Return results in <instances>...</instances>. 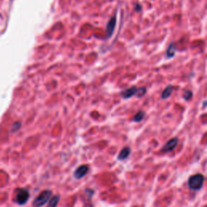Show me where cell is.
<instances>
[{
	"label": "cell",
	"mask_w": 207,
	"mask_h": 207,
	"mask_svg": "<svg viewBox=\"0 0 207 207\" xmlns=\"http://www.w3.org/2000/svg\"><path fill=\"white\" fill-rule=\"evenodd\" d=\"M204 180H205V177L201 173H198L195 175L191 176L189 178L188 180V186L191 190H200L203 186L204 184Z\"/></svg>",
	"instance_id": "obj_1"
},
{
	"label": "cell",
	"mask_w": 207,
	"mask_h": 207,
	"mask_svg": "<svg viewBox=\"0 0 207 207\" xmlns=\"http://www.w3.org/2000/svg\"><path fill=\"white\" fill-rule=\"evenodd\" d=\"M52 194H53V193L49 189H45L44 191H42L37 198H35L34 202H33V205H36V206L45 205L50 199Z\"/></svg>",
	"instance_id": "obj_2"
},
{
	"label": "cell",
	"mask_w": 207,
	"mask_h": 207,
	"mask_svg": "<svg viewBox=\"0 0 207 207\" xmlns=\"http://www.w3.org/2000/svg\"><path fill=\"white\" fill-rule=\"evenodd\" d=\"M29 199V192L27 189H20L16 193V202L19 205H24Z\"/></svg>",
	"instance_id": "obj_3"
},
{
	"label": "cell",
	"mask_w": 207,
	"mask_h": 207,
	"mask_svg": "<svg viewBox=\"0 0 207 207\" xmlns=\"http://www.w3.org/2000/svg\"><path fill=\"white\" fill-rule=\"evenodd\" d=\"M178 143H179V138H171L170 140L168 141V142L165 143V145L163 146V147L161 148L162 152H163V153H168V152L172 151H173V150L177 147Z\"/></svg>",
	"instance_id": "obj_4"
},
{
	"label": "cell",
	"mask_w": 207,
	"mask_h": 207,
	"mask_svg": "<svg viewBox=\"0 0 207 207\" xmlns=\"http://www.w3.org/2000/svg\"><path fill=\"white\" fill-rule=\"evenodd\" d=\"M89 172V167L86 164L81 165L76 168L74 172V177L77 180H80L83 178Z\"/></svg>",
	"instance_id": "obj_5"
},
{
	"label": "cell",
	"mask_w": 207,
	"mask_h": 207,
	"mask_svg": "<svg viewBox=\"0 0 207 207\" xmlns=\"http://www.w3.org/2000/svg\"><path fill=\"white\" fill-rule=\"evenodd\" d=\"M116 23H117V19H116V17H113L108 22L107 27H106V35H107V37H110L113 35V32L115 30Z\"/></svg>",
	"instance_id": "obj_6"
},
{
	"label": "cell",
	"mask_w": 207,
	"mask_h": 207,
	"mask_svg": "<svg viewBox=\"0 0 207 207\" xmlns=\"http://www.w3.org/2000/svg\"><path fill=\"white\" fill-rule=\"evenodd\" d=\"M137 89L138 88L136 87V86H132L129 88H127L125 91L122 92V97L123 99H129L130 97L133 96H135V93L137 92Z\"/></svg>",
	"instance_id": "obj_7"
},
{
	"label": "cell",
	"mask_w": 207,
	"mask_h": 207,
	"mask_svg": "<svg viewBox=\"0 0 207 207\" xmlns=\"http://www.w3.org/2000/svg\"><path fill=\"white\" fill-rule=\"evenodd\" d=\"M130 152H131L130 148L128 147H125L123 148V149L120 151L119 154H118V159L119 160V161H122V160L126 159L129 156Z\"/></svg>",
	"instance_id": "obj_8"
},
{
	"label": "cell",
	"mask_w": 207,
	"mask_h": 207,
	"mask_svg": "<svg viewBox=\"0 0 207 207\" xmlns=\"http://www.w3.org/2000/svg\"><path fill=\"white\" fill-rule=\"evenodd\" d=\"M173 88H174V87L172 85H168V87H166V88L163 90V93L161 95L162 99L166 100L169 98L171 96V95L172 94Z\"/></svg>",
	"instance_id": "obj_9"
},
{
	"label": "cell",
	"mask_w": 207,
	"mask_h": 207,
	"mask_svg": "<svg viewBox=\"0 0 207 207\" xmlns=\"http://www.w3.org/2000/svg\"><path fill=\"white\" fill-rule=\"evenodd\" d=\"M176 54V45L174 43H171L170 45L168 46L166 53V57L167 58H173Z\"/></svg>",
	"instance_id": "obj_10"
},
{
	"label": "cell",
	"mask_w": 207,
	"mask_h": 207,
	"mask_svg": "<svg viewBox=\"0 0 207 207\" xmlns=\"http://www.w3.org/2000/svg\"><path fill=\"white\" fill-rule=\"evenodd\" d=\"M145 115H146V113L144 111H143V110L138 111V113H136L135 115H134V117H133V121L134 122H136V123H139V122H141L143 119H144Z\"/></svg>",
	"instance_id": "obj_11"
},
{
	"label": "cell",
	"mask_w": 207,
	"mask_h": 207,
	"mask_svg": "<svg viewBox=\"0 0 207 207\" xmlns=\"http://www.w3.org/2000/svg\"><path fill=\"white\" fill-rule=\"evenodd\" d=\"M59 200H60V196H58V195L53 196V197L50 198V199L49 200L48 205L49 207L56 206V205H58V202H59Z\"/></svg>",
	"instance_id": "obj_12"
},
{
	"label": "cell",
	"mask_w": 207,
	"mask_h": 207,
	"mask_svg": "<svg viewBox=\"0 0 207 207\" xmlns=\"http://www.w3.org/2000/svg\"><path fill=\"white\" fill-rule=\"evenodd\" d=\"M146 93H147V88L145 87H141V88H138L137 92L135 93V96L138 97V98H140V97H143V96H145Z\"/></svg>",
	"instance_id": "obj_13"
},
{
	"label": "cell",
	"mask_w": 207,
	"mask_h": 207,
	"mask_svg": "<svg viewBox=\"0 0 207 207\" xmlns=\"http://www.w3.org/2000/svg\"><path fill=\"white\" fill-rule=\"evenodd\" d=\"M192 96H193V92L191 91H185L184 92V95H183V98H184L185 100H189L191 99Z\"/></svg>",
	"instance_id": "obj_14"
}]
</instances>
